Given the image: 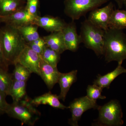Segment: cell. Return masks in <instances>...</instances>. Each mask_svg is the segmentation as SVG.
<instances>
[{"label": "cell", "instance_id": "1", "mask_svg": "<svg viewBox=\"0 0 126 126\" xmlns=\"http://www.w3.org/2000/svg\"><path fill=\"white\" fill-rule=\"evenodd\" d=\"M103 55L107 63H123L126 59V35L122 30L104 31Z\"/></svg>", "mask_w": 126, "mask_h": 126}, {"label": "cell", "instance_id": "2", "mask_svg": "<svg viewBox=\"0 0 126 126\" xmlns=\"http://www.w3.org/2000/svg\"><path fill=\"white\" fill-rule=\"evenodd\" d=\"M0 38L2 52L9 64H15L26 45L18 29L6 24L0 29Z\"/></svg>", "mask_w": 126, "mask_h": 126}, {"label": "cell", "instance_id": "3", "mask_svg": "<svg viewBox=\"0 0 126 126\" xmlns=\"http://www.w3.org/2000/svg\"><path fill=\"white\" fill-rule=\"evenodd\" d=\"M30 98H26L10 104L6 113L9 116L19 120L22 125L34 126L40 118L41 114L31 102Z\"/></svg>", "mask_w": 126, "mask_h": 126}, {"label": "cell", "instance_id": "4", "mask_svg": "<svg viewBox=\"0 0 126 126\" xmlns=\"http://www.w3.org/2000/svg\"><path fill=\"white\" fill-rule=\"evenodd\" d=\"M104 31L94 26L88 19L81 24L79 34L82 43L97 56L103 55Z\"/></svg>", "mask_w": 126, "mask_h": 126}, {"label": "cell", "instance_id": "5", "mask_svg": "<svg viewBox=\"0 0 126 126\" xmlns=\"http://www.w3.org/2000/svg\"><path fill=\"white\" fill-rule=\"evenodd\" d=\"M99 116L96 125L98 126H121L124 124L121 103L113 99L98 108Z\"/></svg>", "mask_w": 126, "mask_h": 126}, {"label": "cell", "instance_id": "6", "mask_svg": "<svg viewBox=\"0 0 126 126\" xmlns=\"http://www.w3.org/2000/svg\"><path fill=\"white\" fill-rule=\"evenodd\" d=\"M109 0H65L64 13L72 20H78L89 12L98 8Z\"/></svg>", "mask_w": 126, "mask_h": 126}, {"label": "cell", "instance_id": "7", "mask_svg": "<svg viewBox=\"0 0 126 126\" xmlns=\"http://www.w3.org/2000/svg\"><path fill=\"white\" fill-rule=\"evenodd\" d=\"M99 107L96 101L91 100L87 96L75 99L68 106L72 113L69 124L73 126H78L79 120L84 113L91 109H98Z\"/></svg>", "mask_w": 126, "mask_h": 126}, {"label": "cell", "instance_id": "8", "mask_svg": "<svg viewBox=\"0 0 126 126\" xmlns=\"http://www.w3.org/2000/svg\"><path fill=\"white\" fill-rule=\"evenodd\" d=\"M114 8V5L110 2L102 8H96L90 11L88 19L95 26L106 31L109 29Z\"/></svg>", "mask_w": 126, "mask_h": 126}, {"label": "cell", "instance_id": "9", "mask_svg": "<svg viewBox=\"0 0 126 126\" xmlns=\"http://www.w3.org/2000/svg\"><path fill=\"white\" fill-rule=\"evenodd\" d=\"M41 58L26 45L18 57L16 63H19L28 69L32 73L39 75Z\"/></svg>", "mask_w": 126, "mask_h": 126}, {"label": "cell", "instance_id": "10", "mask_svg": "<svg viewBox=\"0 0 126 126\" xmlns=\"http://www.w3.org/2000/svg\"><path fill=\"white\" fill-rule=\"evenodd\" d=\"M61 31L67 50L76 52L82 41L80 35L77 33V25L75 20H72L70 23H67Z\"/></svg>", "mask_w": 126, "mask_h": 126}, {"label": "cell", "instance_id": "11", "mask_svg": "<svg viewBox=\"0 0 126 126\" xmlns=\"http://www.w3.org/2000/svg\"><path fill=\"white\" fill-rule=\"evenodd\" d=\"M35 16L30 14L25 7H22L13 14L1 17V22L16 27L29 24H33Z\"/></svg>", "mask_w": 126, "mask_h": 126}, {"label": "cell", "instance_id": "12", "mask_svg": "<svg viewBox=\"0 0 126 126\" xmlns=\"http://www.w3.org/2000/svg\"><path fill=\"white\" fill-rule=\"evenodd\" d=\"M66 24L67 23L61 18L50 16H37L33 23V24L51 33L61 31Z\"/></svg>", "mask_w": 126, "mask_h": 126}, {"label": "cell", "instance_id": "13", "mask_svg": "<svg viewBox=\"0 0 126 126\" xmlns=\"http://www.w3.org/2000/svg\"><path fill=\"white\" fill-rule=\"evenodd\" d=\"M60 73L57 67L49 64L41 59L39 75L41 77L49 89H52L58 82Z\"/></svg>", "mask_w": 126, "mask_h": 126}, {"label": "cell", "instance_id": "14", "mask_svg": "<svg viewBox=\"0 0 126 126\" xmlns=\"http://www.w3.org/2000/svg\"><path fill=\"white\" fill-rule=\"evenodd\" d=\"M78 70H72L68 73H60L58 83L60 88V94L58 96L60 99L65 101V98L72 84L77 80Z\"/></svg>", "mask_w": 126, "mask_h": 126}, {"label": "cell", "instance_id": "15", "mask_svg": "<svg viewBox=\"0 0 126 126\" xmlns=\"http://www.w3.org/2000/svg\"><path fill=\"white\" fill-rule=\"evenodd\" d=\"M59 99L58 96L49 92L31 99V102L36 107L41 105H48L54 108L62 110L68 109V107H66L61 103Z\"/></svg>", "mask_w": 126, "mask_h": 126}, {"label": "cell", "instance_id": "16", "mask_svg": "<svg viewBox=\"0 0 126 126\" xmlns=\"http://www.w3.org/2000/svg\"><path fill=\"white\" fill-rule=\"evenodd\" d=\"M43 38L46 46L60 54L67 50L62 31L52 32Z\"/></svg>", "mask_w": 126, "mask_h": 126}, {"label": "cell", "instance_id": "17", "mask_svg": "<svg viewBox=\"0 0 126 126\" xmlns=\"http://www.w3.org/2000/svg\"><path fill=\"white\" fill-rule=\"evenodd\" d=\"M122 63H118L117 67L113 71L103 76L98 75L96 79L94 80V84L99 86L103 89H109L110 84L116 78L120 75L126 73V69L122 66Z\"/></svg>", "mask_w": 126, "mask_h": 126}, {"label": "cell", "instance_id": "18", "mask_svg": "<svg viewBox=\"0 0 126 126\" xmlns=\"http://www.w3.org/2000/svg\"><path fill=\"white\" fill-rule=\"evenodd\" d=\"M26 81L13 80L10 88L8 95L11 96L13 102H17L26 98Z\"/></svg>", "mask_w": 126, "mask_h": 126}, {"label": "cell", "instance_id": "19", "mask_svg": "<svg viewBox=\"0 0 126 126\" xmlns=\"http://www.w3.org/2000/svg\"><path fill=\"white\" fill-rule=\"evenodd\" d=\"M109 28L122 30L126 29V10H113L110 18Z\"/></svg>", "mask_w": 126, "mask_h": 126}, {"label": "cell", "instance_id": "20", "mask_svg": "<svg viewBox=\"0 0 126 126\" xmlns=\"http://www.w3.org/2000/svg\"><path fill=\"white\" fill-rule=\"evenodd\" d=\"M26 43H30L40 36L38 32V26L33 24H29L16 27Z\"/></svg>", "mask_w": 126, "mask_h": 126}, {"label": "cell", "instance_id": "21", "mask_svg": "<svg viewBox=\"0 0 126 126\" xmlns=\"http://www.w3.org/2000/svg\"><path fill=\"white\" fill-rule=\"evenodd\" d=\"M21 0H0V16H6L22 8Z\"/></svg>", "mask_w": 126, "mask_h": 126}, {"label": "cell", "instance_id": "22", "mask_svg": "<svg viewBox=\"0 0 126 126\" xmlns=\"http://www.w3.org/2000/svg\"><path fill=\"white\" fill-rule=\"evenodd\" d=\"M60 54L46 45L40 56L41 59L46 63L54 67H57L60 60Z\"/></svg>", "mask_w": 126, "mask_h": 126}, {"label": "cell", "instance_id": "23", "mask_svg": "<svg viewBox=\"0 0 126 126\" xmlns=\"http://www.w3.org/2000/svg\"><path fill=\"white\" fill-rule=\"evenodd\" d=\"M13 80L12 74L0 68V90L6 96L8 95Z\"/></svg>", "mask_w": 126, "mask_h": 126}, {"label": "cell", "instance_id": "24", "mask_svg": "<svg viewBox=\"0 0 126 126\" xmlns=\"http://www.w3.org/2000/svg\"><path fill=\"white\" fill-rule=\"evenodd\" d=\"M14 65L15 69L12 74L13 79L27 82L31 75V72L19 63H16Z\"/></svg>", "mask_w": 126, "mask_h": 126}, {"label": "cell", "instance_id": "25", "mask_svg": "<svg viewBox=\"0 0 126 126\" xmlns=\"http://www.w3.org/2000/svg\"><path fill=\"white\" fill-rule=\"evenodd\" d=\"M103 89L95 84L89 85L87 89V96L89 99L94 101H96L98 99H105L106 96H102L101 94Z\"/></svg>", "mask_w": 126, "mask_h": 126}, {"label": "cell", "instance_id": "26", "mask_svg": "<svg viewBox=\"0 0 126 126\" xmlns=\"http://www.w3.org/2000/svg\"><path fill=\"white\" fill-rule=\"evenodd\" d=\"M26 45L40 55L46 46L44 39L41 37L32 42L26 43Z\"/></svg>", "mask_w": 126, "mask_h": 126}, {"label": "cell", "instance_id": "27", "mask_svg": "<svg viewBox=\"0 0 126 126\" xmlns=\"http://www.w3.org/2000/svg\"><path fill=\"white\" fill-rule=\"evenodd\" d=\"M26 5L25 7L28 12L34 16H36L38 15L39 0H26Z\"/></svg>", "mask_w": 126, "mask_h": 126}, {"label": "cell", "instance_id": "28", "mask_svg": "<svg viewBox=\"0 0 126 126\" xmlns=\"http://www.w3.org/2000/svg\"><path fill=\"white\" fill-rule=\"evenodd\" d=\"M6 95L0 90V115L6 113L10 104L6 100Z\"/></svg>", "mask_w": 126, "mask_h": 126}, {"label": "cell", "instance_id": "29", "mask_svg": "<svg viewBox=\"0 0 126 126\" xmlns=\"http://www.w3.org/2000/svg\"><path fill=\"white\" fill-rule=\"evenodd\" d=\"M9 65L10 64L5 58L3 54L0 38V68L8 71Z\"/></svg>", "mask_w": 126, "mask_h": 126}, {"label": "cell", "instance_id": "30", "mask_svg": "<svg viewBox=\"0 0 126 126\" xmlns=\"http://www.w3.org/2000/svg\"><path fill=\"white\" fill-rule=\"evenodd\" d=\"M117 4L119 9H121L124 6V3L125 0H114Z\"/></svg>", "mask_w": 126, "mask_h": 126}, {"label": "cell", "instance_id": "31", "mask_svg": "<svg viewBox=\"0 0 126 126\" xmlns=\"http://www.w3.org/2000/svg\"><path fill=\"white\" fill-rule=\"evenodd\" d=\"M124 6H125V9L126 10V0H125L124 3Z\"/></svg>", "mask_w": 126, "mask_h": 126}, {"label": "cell", "instance_id": "32", "mask_svg": "<svg viewBox=\"0 0 126 126\" xmlns=\"http://www.w3.org/2000/svg\"><path fill=\"white\" fill-rule=\"evenodd\" d=\"M1 22V17L0 16V22Z\"/></svg>", "mask_w": 126, "mask_h": 126}, {"label": "cell", "instance_id": "33", "mask_svg": "<svg viewBox=\"0 0 126 126\" xmlns=\"http://www.w3.org/2000/svg\"></svg>", "mask_w": 126, "mask_h": 126}]
</instances>
